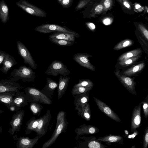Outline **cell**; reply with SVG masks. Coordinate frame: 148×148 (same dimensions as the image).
<instances>
[{
	"instance_id": "obj_1",
	"label": "cell",
	"mask_w": 148,
	"mask_h": 148,
	"mask_svg": "<svg viewBox=\"0 0 148 148\" xmlns=\"http://www.w3.org/2000/svg\"><path fill=\"white\" fill-rule=\"evenodd\" d=\"M68 124L66 112L63 111H60L57 115L56 128L53 133L51 138L43 144L42 148H47L51 146L60 134L66 132Z\"/></svg>"
},
{
	"instance_id": "obj_2",
	"label": "cell",
	"mask_w": 148,
	"mask_h": 148,
	"mask_svg": "<svg viewBox=\"0 0 148 148\" xmlns=\"http://www.w3.org/2000/svg\"><path fill=\"white\" fill-rule=\"evenodd\" d=\"M35 74L32 69L26 66H20L19 68L14 69L11 73L10 79L14 82L22 79L24 82H33L36 77Z\"/></svg>"
},
{
	"instance_id": "obj_3",
	"label": "cell",
	"mask_w": 148,
	"mask_h": 148,
	"mask_svg": "<svg viewBox=\"0 0 148 148\" xmlns=\"http://www.w3.org/2000/svg\"><path fill=\"white\" fill-rule=\"evenodd\" d=\"M24 91L28 102H37L48 105L52 103L50 98L36 88L28 87L24 89Z\"/></svg>"
},
{
	"instance_id": "obj_4",
	"label": "cell",
	"mask_w": 148,
	"mask_h": 148,
	"mask_svg": "<svg viewBox=\"0 0 148 148\" xmlns=\"http://www.w3.org/2000/svg\"><path fill=\"white\" fill-rule=\"evenodd\" d=\"M34 29L36 31L44 34L52 32H64L73 34L78 37H79V35L78 33L68 28L56 24H42L36 27Z\"/></svg>"
},
{
	"instance_id": "obj_5",
	"label": "cell",
	"mask_w": 148,
	"mask_h": 148,
	"mask_svg": "<svg viewBox=\"0 0 148 148\" xmlns=\"http://www.w3.org/2000/svg\"><path fill=\"white\" fill-rule=\"evenodd\" d=\"M45 73L48 75L54 76H56L59 75L66 76L68 75L71 71L62 61L56 60L52 62Z\"/></svg>"
},
{
	"instance_id": "obj_6",
	"label": "cell",
	"mask_w": 148,
	"mask_h": 148,
	"mask_svg": "<svg viewBox=\"0 0 148 148\" xmlns=\"http://www.w3.org/2000/svg\"><path fill=\"white\" fill-rule=\"evenodd\" d=\"M16 4L23 10L31 15L40 17H45L47 15L43 10L25 0H21Z\"/></svg>"
},
{
	"instance_id": "obj_7",
	"label": "cell",
	"mask_w": 148,
	"mask_h": 148,
	"mask_svg": "<svg viewBox=\"0 0 148 148\" xmlns=\"http://www.w3.org/2000/svg\"><path fill=\"white\" fill-rule=\"evenodd\" d=\"M16 46L18 53L23 59L24 62L28 64L31 68L36 69L37 65L24 44L21 41H18L16 42Z\"/></svg>"
},
{
	"instance_id": "obj_8",
	"label": "cell",
	"mask_w": 148,
	"mask_h": 148,
	"mask_svg": "<svg viewBox=\"0 0 148 148\" xmlns=\"http://www.w3.org/2000/svg\"><path fill=\"white\" fill-rule=\"evenodd\" d=\"M52 116L50 111L48 110L45 114L40 118L37 128L35 131L39 138L42 137L47 133Z\"/></svg>"
},
{
	"instance_id": "obj_9",
	"label": "cell",
	"mask_w": 148,
	"mask_h": 148,
	"mask_svg": "<svg viewBox=\"0 0 148 148\" xmlns=\"http://www.w3.org/2000/svg\"><path fill=\"white\" fill-rule=\"evenodd\" d=\"M24 114L25 111L22 110L17 111L13 115L12 119L10 122L11 128L8 131L11 135H13L15 132L20 131Z\"/></svg>"
},
{
	"instance_id": "obj_10",
	"label": "cell",
	"mask_w": 148,
	"mask_h": 148,
	"mask_svg": "<svg viewBox=\"0 0 148 148\" xmlns=\"http://www.w3.org/2000/svg\"><path fill=\"white\" fill-rule=\"evenodd\" d=\"M119 70L114 72V74L124 87L133 95H137L135 90V84L133 79L121 75Z\"/></svg>"
},
{
	"instance_id": "obj_11",
	"label": "cell",
	"mask_w": 148,
	"mask_h": 148,
	"mask_svg": "<svg viewBox=\"0 0 148 148\" xmlns=\"http://www.w3.org/2000/svg\"><path fill=\"white\" fill-rule=\"evenodd\" d=\"M93 98L99 109L110 118L117 123L121 122L119 116L110 107L100 100L93 97Z\"/></svg>"
},
{
	"instance_id": "obj_12",
	"label": "cell",
	"mask_w": 148,
	"mask_h": 148,
	"mask_svg": "<svg viewBox=\"0 0 148 148\" xmlns=\"http://www.w3.org/2000/svg\"><path fill=\"white\" fill-rule=\"evenodd\" d=\"M23 88L19 84L11 79H4L0 81V93L16 92Z\"/></svg>"
},
{
	"instance_id": "obj_13",
	"label": "cell",
	"mask_w": 148,
	"mask_h": 148,
	"mask_svg": "<svg viewBox=\"0 0 148 148\" xmlns=\"http://www.w3.org/2000/svg\"><path fill=\"white\" fill-rule=\"evenodd\" d=\"M91 56L86 53H78L73 55L74 60L81 66L92 71L95 70V67L90 62L88 58Z\"/></svg>"
},
{
	"instance_id": "obj_14",
	"label": "cell",
	"mask_w": 148,
	"mask_h": 148,
	"mask_svg": "<svg viewBox=\"0 0 148 148\" xmlns=\"http://www.w3.org/2000/svg\"><path fill=\"white\" fill-rule=\"evenodd\" d=\"M142 104L140 103L134 109L131 117V130L135 131L140 125L141 122V109Z\"/></svg>"
},
{
	"instance_id": "obj_15",
	"label": "cell",
	"mask_w": 148,
	"mask_h": 148,
	"mask_svg": "<svg viewBox=\"0 0 148 148\" xmlns=\"http://www.w3.org/2000/svg\"><path fill=\"white\" fill-rule=\"evenodd\" d=\"M99 130L97 127L91 125H87L84 124L77 127L75 130L76 136L75 138L76 140L82 135L94 134L99 132Z\"/></svg>"
},
{
	"instance_id": "obj_16",
	"label": "cell",
	"mask_w": 148,
	"mask_h": 148,
	"mask_svg": "<svg viewBox=\"0 0 148 148\" xmlns=\"http://www.w3.org/2000/svg\"><path fill=\"white\" fill-rule=\"evenodd\" d=\"M27 97L25 92L19 91L16 92L13 98L11 106H14L16 111L28 104Z\"/></svg>"
},
{
	"instance_id": "obj_17",
	"label": "cell",
	"mask_w": 148,
	"mask_h": 148,
	"mask_svg": "<svg viewBox=\"0 0 148 148\" xmlns=\"http://www.w3.org/2000/svg\"><path fill=\"white\" fill-rule=\"evenodd\" d=\"M39 139L38 136L32 139L21 136L16 139V146L18 148H32Z\"/></svg>"
},
{
	"instance_id": "obj_18",
	"label": "cell",
	"mask_w": 148,
	"mask_h": 148,
	"mask_svg": "<svg viewBox=\"0 0 148 148\" xmlns=\"http://www.w3.org/2000/svg\"><path fill=\"white\" fill-rule=\"evenodd\" d=\"M79 139H82L84 141L79 143L78 146L75 147L82 148V146L85 144L87 145V147L89 148H103L107 147L101 144L100 142L98 141L96 138L94 139V137H92H92L80 136Z\"/></svg>"
},
{
	"instance_id": "obj_19",
	"label": "cell",
	"mask_w": 148,
	"mask_h": 148,
	"mask_svg": "<svg viewBox=\"0 0 148 148\" xmlns=\"http://www.w3.org/2000/svg\"><path fill=\"white\" fill-rule=\"evenodd\" d=\"M46 84L40 91L49 98L53 95L55 89L58 87V84L56 81L49 77L46 78Z\"/></svg>"
},
{
	"instance_id": "obj_20",
	"label": "cell",
	"mask_w": 148,
	"mask_h": 148,
	"mask_svg": "<svg viewBox=\"0 0 148 148\" xmlns=\"http://www.w3.org/2000/svg\"><path fill=\"white\" fill-rule=\"evenodd\" d=\"M70 78L67 76L60 75L59 82L58 86V99L62 97L66 91Z\"/></svg>"
},
{
	"instance_id": "obj_21",
	"label": "cell",
	"mask_w": 148,
	"mask_h": 148,
	"mask_svg": "<svg viewBox=\"0 0 148 148\" xmlns=\"http://www.w3.org/2000/svg\"><path fill=\"white\" fill-rule=\"evenodd\" d=\"M2 66L0 68V71L5 74L12 67L17 64L14 58L8 53H7L3 62Z\"/></svg>"
},
{
	"instance_id": "obj_22",
	"label": "cell",
	"mask_w": 148,
	"mask_h": 148,
	"mask_svg": "<svg viewBox=\"0 0 148 148\" xmlns=\"http://www.w3.org/2000/svg\"><path fill=\"white\" fill-rule=\"evenodd\" d=\"M78 115L87 121L91 119V114L90 106L88 103L82 106H78L75 108Z\"/></svg>"
},
{
	"instance_id": "obj_23",
	"label": "cell",
	"mask_w": 148,
	"mask_h": 148,
	"mask_svg": "<svg viewBox=\"0 0 148 148\" xmlns=\"http://www.w3.org/2000/svg\"><path fill=\"white\" fill-rule=\"evenodd\" d=\"M16 92H6L0 93V102L3 103L9 109Z\"/></svg>"
},
{
	"instance_id": "obj_24",
	"label": "cell",
	"mask_w": 148,
	"mask_h": 148,
	"mask_svg": "<svg viewBox=\"0 0 148 148\" xmlns=\"http://www.w3.org/2000/svg\"><path fill=\"white\" fill-rule=\"evenodd\" d=\"M49 38H53L75 42V38L78 37L76 35L71 33L64 32H55L49 36Z\"/></svg>"
},
{
	"instance_id": "obj_25",
	"label": "cell",
	"mask_w": 148,
	"mask_h": 148,
	"mask_svg": "<svg viewBox=\"0 0 148 148\" xmlns=\"http://www.w3.org/2000/svg\"><path fill=\"white\" fill-rule=\"evenodd\" d=\"M75 96L74 104L75 108L83 106L88 103L89 101V92Z\"/></svg>"
},
{
	"instance_id": "obj_26",
	"label": "cell",
	"mask_w": 148,
	"mask_h": 148,
	"mask_svg": "<svg viewBox=\"0 0 148 148\" xmlns=\"http://www.w3.org/2000/svg\"><path fill=\"white\" fill-rule=\"evenodd\" d=\"M40 119V118L37 119L35 116H33L27 121L25 130L26 135L30 134L32 131H35Z\"/></svg>"
},
{
	"instance_id": "obj_27",
	"label": "cell",
	"mask_w": 148,
	"mask_h": 148,
	"mask_svg": "<svg viewBox=\"0 0 148 148\" xmlns=\"http://www.w3.org/2000/svg\"><path fill=\"white\" fill-rule=\"evenodd\" d=\"M9 10L5 2L2 1L0 2V18L2 22L5 23L8 19Z\"/></svg>"
},
{
	"instance_id": "obj_28",
	"label": "cell",
	"mask_w": 148,
	"mask_h": 148,
	"mask_svg": "<svg viewBox=\"0 0 148 148\" xmlns=\"http://www.w3.org/2000/svg\"><path fill=\"white\" fill-rule=\"evenodd\" d=\"M97 140L100 142L118 143L123 140V138L120 136H106L99 137Z\"/></svg>"
},
{
	"instance_id": "obj_29",
	"label": "cell",
	"mask_w": 148,
	"mask_h": 148,
	"mask_svg": "<svg viewBox=\"0 0 148 148\" xmlns=\"http://www.w3.org/2000/svg\"><path fill=\"white\" fill-rule=\"evenodd\" d=\"M145 66L144 63H140L125 71L123 74L125 75L128 76L134 75L142 70Z\"/></svg>"
},
{
	"instance_id": "obj_30",
	"label": "cell",
	"mask_w": 148,
	"mask_h": 148,
	"mask_svg": "<svg viewBox=\"0 0 148 148\" xmlns=\"http://www.w3.org/2000/svg\"><path fill=\"white\" fill-rule=\"evenodd\" d=\"M142 52V50L139 48L134 49L123 54L119 56L118 60L120 61L126 59L135 57L140 55Z\"/></svg>"
},
{
	"instance_id": "obj_31",
	"label": "cell",
	"mask_w": 148,
	"mask_h": 148,
	"mask_svg": "<svg viewBox=\"0 0 148 148\" xmlns=\"http://www.w3.org/2000/svg\"><path fill=\"white\" fill-rule=\"evenodd\" d=\"M37 102L30 103L29 108L33 114L35 115L39 116L43 109V107Z\"/></svg>"
},
{
	"instance_id": "obj_32",
	"label": "cell",
	"mask_w": 148,
	"mask_h": 148,
	"mask_svg": "<svg viewBox=\"0 0 148 148\" xmlns=\"http://www.w3.org/2000/svg\"><path fill=\"white\" fill-rule=\"evenodd\" d=\"M52 42L58 45L62 46H68L73 45L74 42L64 40L60 39L53 38H49Z\"/></svg>"
},
{
	"instance_id": "obj_33",
	"label": "cell",
	"mask_w": 148,
	"mask_h": 148,
	"mask_svg": "<svg viewBox=\"0 0 148 148\" xmlns=\"http://www.w3.org/2000/svg\"><path fill=\"white\" fill-rule=\"evenodd\" d=\"M132 40L126 39L123 40L118 43L114 47V50H118L123 48L128 47L132 45L133 44Z\"/></svg>"
},
{
	"instance_id": "obj_34",
	"label": "cell",
	"mask_w": 148,
	"mask_h": 148,
	"mask_svg": "<svg viewBox=\"0 0 148 148\" xmlns=\"http://www.w3.org/2000/svg\"><path fill=\"white\" fill-rule=\"evenodd\" d=\"M92 88L81 86L74 87L71 90V94L73 96L89 92Z\"/></svg>"
},
{
	"instance_id": "obj_35",
	"label": "cell",
	"mask_w": 148,
	"mask_h": 148,
	"mask_svg": "<svg viewBox=\"0 0 148 148\" xmlns=\"http://www.w3.org/2000/svg\"><path fill=\"white\" fill-rule=\"evenodd\" d=\"M140 57V56L139 55L135 57L126 59L120 61L119 64L122 66H128L136 62Z\"/></svg>"
},
{
	"instance_id": "obj_36",
	"label": "cell",
	"mask_w": 148,
	"mask_h": 148,
	"mask_svg": "<svg viewBox=\"0 0 148 148\" xmlns=\"http://www.w3.org/2000/svg\"><path fill=\"white\" fill-rule=\"evenodd\" d=\"M94 84L89 79H79L78 83L75 84L73 87L81 86L86 87L92 88Z\"/></svg>"
},
{
	"instance_id": "obj_37",
	"label": "cell",
	"mask_w": 148,
	"mask_h": 148,
	"mask_svg": "<svg viewBox=\"0 0 148 148\" xmlns=\"http://www.w3.org/2000/svg\"><path fill=\"white\" fill-rule=\"evenodd\" d=\"M113 0H103L102 3L103 4V14L105 13L107 11L110 9L113 4Z\"/></svg>"
},
{
	"instance_id": "obj_38",
	"label": "cell",
	"mask_w": 148,
	"mask_h": 148,
	"mask_svg": "<svg viewBox=\"0 0 148 148\" xmlns=\"http://www.w3.org/2000/svg\"><path fill=\"white\" fill-rule=\"evenodd\" d=\"M103 6L102 3L97 4L91 11L90 16H93L96 14H100L103 12Z\"/></svg>"
},
{
	"instance_id": "obj_39",
	"label": "cell",
	"mask_w": 148,
	"mask_h": 148,
	"mask_svg": "<svg viewBox=\"0 0 148 148\" xmlns=\"http://www.w3.org/2000/svg\"><path fill=\"white\" fill-rule=\"evenodd\" d=\"M143 105V111L145 118L147 119L148 116V95L141 102Z\"/></svg>"
},
{
	"instance_id": "obj_40",
	"label": "cell",
	"mask_w": 148,
	"mask_h": 148,
	"mask_svg": "<svg viewBox=\"0 0 148 148\" xmlns=\"http://www.w3.org/2000/svg\"><path fill=\"white\" fill-rule=\"evenodd\" d=\"M138 28L142 35L147 41L148 40V31L145 27L142 24H139Z\"/></svg>"
},
{
	"instance_id": "obj_41",
	"label": "cell",
	"mask_w": 148,
	"mask_h": 148,
	"mask_svg": "<svg viewBox=\"0 0 148 148\" xmlns=\"http://www.w3.org/2000/svg\"><path fill=\"white\" fill-rule=\"evenodd\" d=\"M148 145V128L147 127L145 131L143 137V148H147Z\"/></svg>"
},
{
	"instance_id": "obj_42",
	"label": "cell",
	"mask_w": 148,
	"mask_h": 148,
	"mask_svg": "<svg viewBox=\"0 0 148 148\" xmlns=\"http://www.w3.org/2000/svg\"><path fill=\"white\" fill-rule=\"evenodd\" d=\"M122 6L125 8L129 10H131L132 8V3L129 0H122Z\"/></svg>"
},
{
	"instance_id": "obj_43",
	"label": "cell",
	"mask_w": 148,
	"mask_h": 148,
	"mask_svg": "<svg viewBox=\"0 0 148 148\" xmlns=\"http://www.w3.org/2000/svg\"><path fill=\"white\" fill-rule=\"evenodd\" d=\"M89 1L90 0H81L76 7L75 10H77L82 8L88 3Z\"/></svg>"
},
{
	"instance_id": "obj_44",
	"label": "cell",
	"mask_w": 148,
	"mask_h": 148,
	"mask_svg": "<svg viewBox=\"0 0 148 148\" xmlns=\"http://www.w3.org/2000/svg\"><path fill=\"white\" fill-rule=\"evenodd\" d=\"M73 0H62L61 4L63 7H66L70 5Z\"/></svg>"
},
{
	"instance_id": "obj_45",
	"label": "cell",
	"mask_w": 148,
	"mask_h": 148,
	"mask_svg": "<svg viewBox=\"0 0 148 148\" xmlns=\"http://www.w3.org/2000/svg\"><path fill=\"white\" fill-rule=\"evenodd\" d=\"M7 53L5 52L0 50V65L2 63Z\"/></svg>"
},
{
	"instance_id": "obj_46",
	"label": "cell",
	"mask_w": 148,
	"mask_h": 148,
	"mask_svg": "<svg viewBox=\"0 0 148 148\" xmlns=\"http://www.w3.org/2000/svg\"><path fill=\"white\" fill-rule=\"evenodd\" d=\"M112 22V20L110 18L108 17L104 19L103 20V23L106 25H108L111 23Z\"/></svg>"
},
{
	"instance_id": "obj_47",
	"label": "cell",
	"mask_w": 148,
	"mask_h": 148,
	"mask_svg": "<svg viewBox=\"0 0 148 148\" xmlns=\"http://www.w3.org/2000/svg\"><path fill=\"white\" fill-rule=\"evenodd\" d=\"M86 25L92 31L94 30L95 29V26L93 23L87 22Z\"/></svg>"
},
{
	"instance_id": "obj_48",
	"label": "cell",
	"mask_w": 148,
	"mask_h": 148,
	"mask_svg": "<svg viewBox=\"0 0 148 148\" xmlns=\"http://www.w3.org/2000/svg\"><path fill=\"white\" fill-rule=\"evenodd\" d=\"M135 9L138 11H141V9H140L141 8V6L140 5L138 4H136L135 5Z\"/></svg>"
},
{
	"instance_id": "obj_49",
	"label": "cell",
	"mask_w": 148,
	"mask_h": 148,
	"mask_svg": "<svg viewBox=\"0 0 148 148\" xmlns=\"http://www.w3.org/2000/svg\"><path fill=\"white\" fill-rule=\"evenodd\" d=\"M121 5H122V0H116Z\"/></svg>"
},
{
	"instance_id": "obj_50",
	"label": "cell",
	"mask_w": 148,
	"mask_h": 148,
	"mask_svg": "<svg viewBox=\"0 0 148 148\" xmlns=\"http://www.w3.org/2000/svg\"><path fill=\"white\" fill-rule=\"evenodd\" d=\"M4 112V111L0 109V114Z\"/></svg>"
},
{
	"instance_id": "obj_51",
	"label": "cell",
	"mask_w": 148,
	"mask_h": 148,
	"mask_svg": "<svg viewBox=\"0 0 148 148\" xmlns=\"http://www.w3.org/2000/svg\"><path fill=\"white\" fill-rule=\"evenodd\" d=\"M58 1L59 3H61L62 0H58Z\"/></svg>"
}]
</instances>
